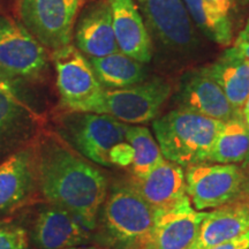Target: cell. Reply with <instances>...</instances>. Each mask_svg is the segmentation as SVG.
<instances>
[{"instance_id": "obj_32", "label": "cell", "mask_w": 249, "mask_h": 249, "mask_svg": "<svg viewBox=\"0 0 249 249\" xmlns=\"http://www.w3.org/2000/svg\"><path fill=\"white\" fill-rule=\"evenodd\" d=\"M245 1H249V0H245Z\"/></svg>"}, {"instance_id": "obj_4", "label": "cell", "mask_w": 249, "mask_h": 249, "mask_svg": "<svg viewBox=\"0 0 249 249\" xmlns=\"http://www.w3.org/2000/svg\"><path fill=\"white\" fill-rule=\"evenodd\" d=\"M171 93L167 81L154 77L127 88L99 90L71 111L107 114L124 124H147L157 119Z\"/></svg>"}, {"instance_id": "obj_33", "label": "cell", "mask_w": 249, "mask_h": 249, "mask_svg": "<svg viewBox=\"0 0 249 249\" xmlns=\"http://www.w3.org/2000/svg\"><path fill=\"white\" fill-rule=\"evenodd\" d=\"M247 249H249V248H247Z\"/></svg>"}, {"instance_id": "obj_12", "label": "cell", "mask_w": 249, "mask_h": 249, "mask_svg": "<svg viewBox=\"0 0 249 249\" xmlns=\"http://www.w3.org/2000/svg\"><path fill=\"white\" fill-rule=\"evenodd\" d=\"M177 102L179 108L222 123L241 117L236 113L222 88L204 68L188 71L183 76Z\"/></svg>"}, {"instance_id": "obj_11", "label": "cell", "mask_w": 249, "mask_h": 249, "mask_svg": "<svg viewBox=\"0 0 249 249\" xmlns=\"http://www.w3.org/2000/svg\"><path fill=\"white\" fill-rule=\"evenodd\" d=\"M57 87L61 102L68 110L102 90L97 77L82 52L75 45H66L54 51Z\"/></svg>"}, {"instance_id": "obj_31", "label": "cell", "mask_w": 249, "mask_h": 249, "mask_svg": "<svg viewBox=\"0 0 249 249\" xmlns=\"http://www.w3.org/2000/svg\"><path fill=\"white\" fill-rule=\"evenodd\" d=\"M66 249H108L107 247H101V246H75V247H71V248H66Z\"/></svg>"}, {"instance_id": "obj_10", "label": "cell", "mask_w": 249, "mask_h": 249, "mask_svg": "<svg viewBox=\"0 0 249 249\" xmlns=\"http://www.w3.org/2000/svg\"><path fill=\"white\" fill-rule=\"evenodd\" d=\"M136 1L145 22L165 46L185 50L194 44V28L183 0Z\"/></svg>"}, {"instance_id": "obj_3", "label": "cell", "mask_w": 249, "mask_h": 249, "mask_svg": "<svg viewBox=\"0 0 249 249\" xmlns=\"http://www.w3.org/2000/svg\"><path fill=\"white\" fill-rule=\"evenodd\" d=\"M222 121L177 108L152 123L163 157L180 166L207 163Z\"/></svg>"}, {"instance_id": "obj_16", "label": "cell", "mask_w": 249, "mask_h": 249, "mask_svg": "<svg viewBox=\"0 0 249 249\" xmlns=\"http://www.w3.org/2000/svg\"><path fill=\"white\" fill-rule=\"evenodd\" d=\"M75 46L89 58H101L119 51L107 0L87 7L75 28Z\"/></svg>"}, {"instance_id": "obj_28", "label": "cell", "mask_w": 249, "mask_h": 249, "mask_svg": "<svg viewBox=\"0 0 249 249\" xmlns=\"http://www.w3.org/2000/svg\"><path fill=\"white\" fill-rule=\"evenodd\" d=\"M249 248V231L232 240L222 242L209 249H247Z\"/></svg>"}, {"instance_id": "obj_15", "label": "cell", "mask_w": 249, "mask_h": 249, "mask_svg": "<svg viewBox=\"0 0 249 249\" xmlns=\"http://www.w3.org/2000/svg\"><path fill=\"white\" fill-rule=\"evenodd\" d=\"M119 51L147 64L152 58V42L135 0H107Z\"/></svg>"}, {"instance_id": "obj_21", "label": "cell", "mask_w": 249, "mask_h": 249, "mask_svg": "<svg viewBox=\"0 0 249 249\" xmlns=\"http://www.w3.org/2000/svg\"><path fill=\"white\" fill-rule=\"evenodd\" d=\"M249 158V127L241 117L223 123L207 163L238 164Z\"/></svg>"}, {"instance_id": "obj_18", "label": "cell", "mask_w": 249, "mask_h": 249, "mask_svg": "<svg viewBox=\"0 0 249 249\" xmlns=\"http://www.w3.org/2000/svg\"><path fill=\"white\" fill-rule=\"evenodd\" d=\"M36 182V155L31 150H20L2 161L0 164V211L12 210L23 203L33 193Z\"/></svg>"}, {"instance_id": "obj_22", "label": "cell", "mask_w": 249, "mask_h": 249, "mask_svg": "<svg viewBox=\"0 0 249 249\" xmlns=\"http://www.w3.org/2000/svg\"><path fill=\"white\" fill-rule=\"evenodd\" d=\"M183 2L192 20L210 39L219 45L231 44L233 30L230 15L219 11L210 0H183Z\"/></svg>"}, {"instance_id": "obj_1", "label": "cell", "mask_w": 249, "mask_h": 249, "mask_svg": "<svg viewBox=\"0 0 249 249\" xmlns=\"http://www.w3.org/2000/svg\"><path fill=\"white\" fill-rule=\"evenodd\" d=\"M36 169L37 182L50 203L70 211L89 231L97 230L108 186L101 170L52 136L40 143Z\"/></svg>"}, {"instance_id": "obj_20", "label": "cell", "mask_w": 249, "mask_h": 249, "mask_svg": "<svg viewBox=\"0 0 249 249\" xmlns=\"http://www.w3.org/2000/svg\"><path fill=\"white\" fill-rule=\"evenodd\" d=\"M89 62L103 89L127 88L147 77L143 64L120 51L101 58H89Z\"/></svg>"}, {"instance_id": "obj_13", "label": "cell", "mask_w": 249, "mask_h": 249, "mask_svg": "<svg viewBox=\"0 0 249 249\" xmlns=\"http://www.w3.org/2000/svg\"><path fill=\"white\" fill-rule=\"evenodd\" d=\"M249 231V193L207 213L189 249H209Z\"/></svg>"}, {"instance_id": "obj_30", "label": "cell", "mask_w": 249, "mask_h": 249, "mask_svg": "<svg viewBox=\"0 0 249 249\" xmlns=\"http://www.w3.org/2000/svg\"><path fill=\"white\" fill-rule=\"evenodd\" d=\"M241 118L244 119V121L247 124V126L249 127V98L247 99V102L245 103V107L241 111Z\"/></svg>"}, {"instance_id": "obj_25", "label": "cell", "mask_w": 249, "mask_h": 249, "mask_svg": "<svg viewBox=\"0 0 249 249\" xmlns=\"http://www.w3.org/2000/svg\"><path fill=\"white\" fill-rule=\"evenodd\" d=\"M28 236L21 226L0 220V249H27Z\"/></svg>"}, {"instance_id": "obj_7", "label": "cell", "mask_w": 249, "mask_h": 249, "mask_svg": "<svg viewBox=\"0 0 249 249\" xmlns=\"http://www.w3.org/2000/svg\"><path fill=\"white\" fill-rule=\"evenodd\" d=\"M83 0H21L23 27L45 49L53 51L70 45L74 23Z\"/></svg>"}, {"instance_id": "obj_14", "label": "cell", "mask_w": 249, "mask_h": 249, "mask_svg": "<svg viewBox=\"0 0 249 249\" xmlns=\"http://www.w3.org/2000/svg\"><path fill=\"white\" fill-rule=\"evenodd\" d=\"M90 232L73 213L52 204L37 216L31 236L39 249H66L88 244Z\"/></svg>"}, {"instance_id": "obj_27", "label": "cell", "mask_w": 249, "mask_h": 249, "mask_svg": "<svg viewBox=\"0 0 249 249\" xmlns=\"http://www.w3.org/2000/svg\"><path fill=\"white\" fill-rule=\"evenodd\" d=\"M233 48L249 61V18L247 22H246L244 29L240 31V34L236 37Z\"/></svg>"}, {"instance_id": "obj_2", "label": "cell", "mask_w": 249, "mask_h": 249, "mask_svg": "<svg viewBox=\"0 0 249 249\" xmlns=\"http://www.w3.org/2000/svg\"><path fill=\"white\" fill-rule=\"evenodd\" d=\"M156 211L128 182L116 186L98 218L99 242L108 249H145Z\"/></svg>"}, {"instance_id": "obj_5", "label": "cell", "mask_w": 249, "mask_h": 249, "mask_svg": "<svg viewBox=\"0 0 249 249\" xmlns=\"http://www.w3.org/2000/svg\"><path fill=\"white\" fill-rule=\"evenodd\" d=\"M61 129L80 155L96 164L111 166V149L126 141L128 124L107 114L71 111L61 118Z\"/></svg>"}, {"instance_id": "obj_6", "label": "cell", "mask_w": 249, "mask_h": 249, "mask_svg": "<svg viewBox=\"0 0 249 249\" xmlns=\"http://www.w3.org/2000/svg\"><path fill=\"white\" fill-rule=\"evenodd\" d=\"M48 67V52L23 24L0 17V80L35 79Z\"/></svg>"}, {"instance_id": "obj_23", "label": "cell", "mask_w": 249, "mask_h": 249, "mask_svg": "<svg viewBox=\"0 0 249 249\" xmlns=\"http://www.w3.org/2000/svg\"><path fill=\"white\" fill-rule=\"evenodd\" d=\"M126 141L133 147V177L142 178L155 169L165 158L154 135L144 126H128Z\"/></svg>"}, {"instance_id": "obj_8", "label": "cell", "mask_w": 249, "mask_h": 249, "mask_svg": "<svg viewBox=\"0 0 249 249\" xmlns=\"http://www.w3.org/2000/svg\"><path fill=\"white\" fill-rule=\"evenodd\" d=\"M186 194L198 211L214 209L245 192L246 174L235 164L202 163L187 167Z\"/></svg>"}, {"instance_id": "obj_24", "label": "cell", "mask_w": 249, "mask_h": 249, "mask_svg": "<svg viewBox=\"0 0 249 249\" xmlns=\"http://www.w3.org/2000/svg\"><path fill=\"white\" fill-rule=\"evenodd\" d=\"M28 119L24 103L13 83L0 80V139L11 135Z\"/></svg>"}, {"instance_id": "obj_17", "label": "cell", "mask_w": 249, "mask_h": 249, "mask_svg": "<svg viewBox=\"0 0 249 249\" xmlns=\"http://www.w3.org/2000/svg\"><path fill=\"white\" fill-rule=\"evenodd\" d=\"M128 183L155 211L172 207L187 195L182 166L166 160L142 178L132 177Z\"/></svg>"}, {"instance_id": "obj_26", "label": "cell", "mask_w": 249, "mask_h": 249, "mask_svg": "<svg viewBox=\"0 0 249 249\" xmlns=\"http://www.w3.org/2000/svg\"><path fill=\"white\" fill-rule=\"evenodd\" d=\"M134 160L133 147L127 141H123L114 145L110 151L111 165H117L120 167L132 166Z\"/></svg>"}, {"instance_id": "obj_9", "label": "cell", "mask_w": 249, "mask_h": 249, "mask_svg": "<svg viewBox=\"0 0 249 249\" xmlns=\"http://www.w3.org/2000/svg\"><path fill=\"white\" fill-rule=\"evenodd\" d=\"M205 214L193 207L188 195L172 207L157 210L145 249H189Z\"/></svg>"}, {"instance_id": "obj_19", "label": "cell", "mask_w": 249, "mask_h": 249, "mask_svg": "<svg viewBox=\"0 0 249 249\" xmlns=\"http://www.w3.org/2000/svg\"><path fill=\"white\" fill-rule=\"evenodd\" d=\"M204 70L222 88L236 113L241 116L249 98V61L231 48Z\"/></svg>"}, {"instance_id": "obj_29", "label": "cell", "mask_w": 249, "mask_h": 249, "mask_svg": "<svg viewBox=\"0 0 249 249\" xmlns=\"http://www.w3.org/2000/svg\"><path fill=\"white\" fill-rule=\"evenodd\" d=\"M216 7L222 11L223 13L230 15L231 11L234 7V0H210Z\"/></svg>"}]
</instances>
